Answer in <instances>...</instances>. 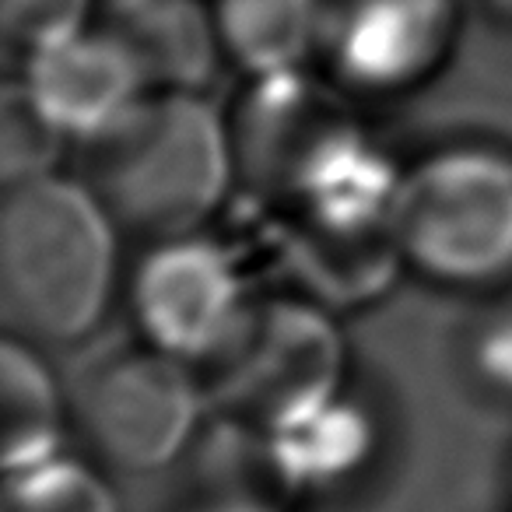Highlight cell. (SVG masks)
<instances>
[{
    "label": "cell",
    "mask_w": 512,
    "mask_h": 512,
    "mask_svg": "<svg viewBox=\"0 0 512 512\" xmlns=\"http://www.w3.org/2000/svg\"><path fill=\"white\" fill-rule=\"evenodd\" d=\"M116 221L81 179L60 172L4 186L0 309L8 334L74 348L99 330L116 295Z\"/></svg>",
    "instance_id": "obj_1"
},
{
    "label": "cell",
    "mask_w": 512,
    "mask_h": 512,
    "mask_svg": "<svg viewBox=\"0 0 512 512\" xmlns=\"http://www.w3.org/2000/svg\"><path fill=\"white\" fill-rule=\"evenodd\" d=\"M81 183L120 232L148 242L200 232L235 183L228 116L197 92H144L113 127L85 141Z\"/></svg>",
    "instance_id": "obj_2"
},
{
    "label": "cell",
    "mask_w": 512,
    "mask_h": 512,
    "mask_svg": "<svg viewBox=\"0 0 512 512\" xmlns=\"http://www.w3.org/2000/svg\"><path fill=\"white\" fill-rule=\"evenodd\" d=\"M397 249L425 285L495 295L512 285V148L453 141L404 169Z\"/></svg>",
    "instance_id": "obj_3"
},
{
    "label": "cell",
    "mask_w": 512,
    "mask_h": 512,
    "mask_svg": "<svg viewBox=\"0 0 512 512\" xmlns=\"http://www.w3.org/2000/svg\"><path fill=\"white\" fill-rule=\"evenodd\" d=\"M214 411L274 435L299 425L351 383L348 341L334 313L302 295L256 299L197 369Z\"/></svg>",
    "instance_id": "obj_4"
},
{
    "label": "cell",
    "mask_w": 512,
    "mask_h": 512,
    "mask_svg": "<svg viewBox=\"0 0 512 512\" xmlns=\"http://www.w3.org/2000/svg\"><path fill=\"white\" fill-rule=\"evenodd\" d=\"M348 102L306 71L249 78L228 113L235 179L281 214L313 200L379 148Z\"/></svg>",
    "instance_id": "obj_5"
},
{
    "label": "cell",
    "mask_w": 512,
    "mask_h": 512,
    "mask_svg": "<svg viewBox=\"0 0 512 512\" xmlns=\"http://www.w3.org/2000/svg\"><path fill=\"white\" fill-rule=\"evenodd\" d=\"M204 400L193 365L137 341L81 372L71 393V432L106 474H158L193 446Z\"/></svg>",
    "instance_id": "obj_6"
},
{
    "label": "cell",
    "mask_w": 512,
    "mask_h": 512,
    "mask_svg": "<svg viewBox=\"0 0 512 512\" xmlns=\"http://www.w3.org/2000/svg\"><path fill=\"white\" fill-rule=\"evenodd\" d=\"M463 18V0H327L316 60L348 99H407L453 64Z\"/></svg>",
    "instance_id": "obj_7"
},
{
    "label": "cell",
    "mask_w": 512,
    "mask_h": 512,
    "mask_svg": "<svg viewBox=\"0 0 512 512\" xmlns=\"http://www.w3.org/2000/svg\"><path fill=\"white\" fill-rule=\"evenodd\" d=\"M249 302L235 256L197 232L151 242L127 281L137 341L193 369L225 344Z\"/></svg>",
    "instance_id": "obj_8"
},
{
    "label": "cell",
    "mask_w": 512,
    "mask_h": 512,
    "mask_svg": "<svg viewBox=\"0 0 512 512\" xmlns=\"http://www.w3.org/2000/svg\"><path fill=\"white\" fill-rule=\"evenodd\" d=\"M22 85L81 144L113 127L148 92L123 46L95 25L29 53Z\"/></svg>",
    "instance_id": "obj_9"
},
{
    "label": "cell",
    "mask_w": 512,
    "mask_h": 512,
    "mask_svg": "<svg viewBox=\"0 0 512 512\" xmlns=\"http://www.w3.org/2000/svg\"><path fill=\"white\" fill-rule=\"evenodd\" d=\"M92 25L123 46L148 92H197L225 60L204 0H99Z\"/></svg>",
    "instance_id": "obj_10"
},
{
    "label": "cell",
    "mask_w": 512,
    "mask_h": 512,
    "mask_svg": "<svg viewBox=\"0 0 512 512\" xmlns=\"http://www.w3.org/2000/svg\"><path fill=\"white\" fill-rule=\"evenodd\" d=\"M288 495H334L358 484L386 446L383 411L348 383L330 404L285 432L267 435Z\"/></svg>",
    "instance_id": "obj_11"
},
{
    "label": "cell",
    "mask_w": 512,
    "mask_h": 512,
    "mask_svg": "<svg viewBox=\"0 0 512 512\" xmlns=\"http://www.w3.org/2000/svg\"><path fill=\"white\" fill-rule=\"evenodd\" d=\"M0 418L4 474L64 453L71 435V397L60 390L43 348L15 334L0 344Z\"/></svg>",
    "instance_id": "obj_12"
},
{
    "label": "cell",
    "mask_w": 512,
    "mask_h": 512,
    "mask_svg": "<svg viewBox=\"0 0 512 512\" xmlns=\"http://www.w3.org/2000/svg\"><path fill=\"white\" fill-rule=\"evenodd\" d=\"M327 0H214L221 57L249 78L302 71L320 50Z\"/></svg>",
    "instance_id": "obj_13"
},
{
    "label": "cell",
    "mask_w": 512,
    "mask_h": 512,
    "mask_svg": "<svg viewBox=\"0 0 512 512\" xmlns=\"http://www.w3.org/2000/svg\"><path fill=\"white\" fill-rule=\"evenodd\" d=\"M0 512H120L109 477L88 456L57 453L4 474Z\"/></svg>",
    "instance_id": "obj_14"
},
{
    "label": "cell",
    "mask_w": 512,
    "mask_h": 512,
    "mask_svg": "<svg viewBox=\"0 0 512 512\" xmlns=\"http://www.w3.org/2000/svg\"><path fill=\"white\" fill-rule=\"evenodd\" d=\"M71 137L46 116L25 85L4 88L0 102V172L4 186L53 176Z\"/></svg>",
    "instance_id": "obj_15"
},
{
    "label": "cell",
    "mask_w": 512,
    "mask_h": 512,
    "mask_svg": "<svg viewBox=\"0 0 512 512\" xmlns=\"http://www.w3.org/2000/svg\"><path fill=\"white\" fill-rule=\"evenodd\" d=\"M453 372L481 404L512 407V313L470 316L453 334Z\"/></svg>",
    "instance_id": "obj_16"
},
{
    "label": "cell",
    "mask_w": 512,
    "mask_h": 512,
    "mask_svg": "<svg viewBox=\"0 0 512 512\" xmlns=\"http://www.w3.org/2000/svg\"><path fill=\"white\" fill-rule=\"evenodd\" d=\"M99 0H0V29L8 50L29 53L74 36L95 22Z\"/></svg>",
    "instance_id": "obj_17"
},
{
    "label": "cell",
    "mask_w": 512,
    "mask_h": 512,
    "mask_svg": "<svg viewBox=\"0 0 512 512\" xmlns=\"http://www.w3.org/2000/svg\"><path fill=\"white\" fill-rule=\"evenodd\" d=\"M477 22H481L484 36L512 57V0H474Z\"/></svg>",
    "instance_id": "obj_18"
}]
</instances>
